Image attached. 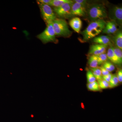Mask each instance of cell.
Returning <instances> with one entry per match:
<instances>
[{
    "instance_id": "obj_1",
    "label": "cell",
    "mask_w": 122,
    "mask_h": 122,
    "mask_svg": "<svg viewBox=\"0 0 122 122\" xmlns=\"http://www.w3.org/2000/svg\"><path fill=\"white\" fill-rule=\"evenodd\" d=\"M106 23L104 20H98L91 22L85 30L81 33L82 41L86 42L96 37L105 28Z\"/></svg>"
},
{
    "instance_id": "obj_2",
    "label": "cell",
    "mask_w": 122,
    "mask_h": 122,
    "mask_svg": "<svg viewBox=\"0 0 122 122\" xmlns=\"http://www.w3.org/2000/svg\"><path fill=\"white\" fill-rule=\"evenodd\" d=\"M88 16L92 21L98 20H103L107 17L106 8L103 5L95 4L92 5L86 12Z\"/></svg>"
},
{
    "instance_id": "obj_3",
    "label": "cell",
    "mask_w": 122,
    "mask_h": 122,
    "mask_svg": "<svg viewBox=\"0 0 122 122\" xmlns=\"http://www.w3.org/2000/svg\"><path fill=\"white\" fill-rule=\"evenodd\" d=\"M52 25L55 35L58 36L69 37L72 34L66 20L62 18H56L52 21Z\"/></svg>"
},
{
    "instance_id": "obj_4",
    "label": "cell",
    "mask_w": 122,
    "mask_h": 122,
    "mask_svg": "<svg viewBox=\"0 0 122 122\" xmlns=\"http://www.w3.org/2000/svg\"><path fill=\"white\" fill-rule=\"evenodd\" d=\"M47 26L45 30L37 36L38 39L44 43L56 41V35L52 25V21L47 22Z\"/></svg>"
},
{
    "instance_id": "obj_5",
    "label": "cell",
    "mask_w": 122,
    "mask_h": 122,
    "mask_svg": "<svg viewBox=\"0 0 122 122\" xmlns=\"http://www.w3.org/2000/svg\"><path fill=\"white\" fill-rule=\"evenodd\" d=\"M37 2L42 17L46 23L49 21H53L56 18V14L50 6L42 4L38 1Z\"/></svg>"
},
{
    "instance_id": "obj_6",
    "label": "cell",
    "mask_w": 122,
    "mask_h": 122,
    "mask_svg": "<svg viewBox=\"0 0 122 122\" xmlns=\"http://www.w3.org/2000/svg\"><path fill=\"white\" fill-rule=\"evenodd\" d=\"M73 3V2L63 4L60 7L55 8L54 11L60 17H69L71 16V8Z\"/></svg>"
},
{
    "instance_id": "obj_7",
    "label": "cell",
    "mask_w": 122,
    "mask_h": 122,
    "mask_svg": "<svg viewBox=\"0 0 122 122\" xmlns=\"http://www.w3.org/2000/svg\"><path fill=\"white\" fill-rule=\"evenodd\" d=\"M86 7L78 3L74 2L71 8V16H84L87 12Z\"/></svg>"
},
{
    "instance_id": "obj_8",
    "label": "cell",
    "mask_w": 122,
    "mask_h": 122,
    "mask_svg": "<svg viewBox=\"0 0 122 122\" xmlns=\"http://www.w3.org/2000/svg\"><path fill=\"white\" fill-rule=\"evenodd\" d=\"M108 46L96 44L92 45L90 48L89 54L91 55H98L105 53Z\"/></svg>"
},
{
    "instance_id": "obj_9",
    "label": "cell",
    "mask_w": 122,
    "mask_h": 122,
    "mask_svg": "<svg viewBox=\"0 0 122 122\" xmlns=\"http://www.w3.org/2000/svg\"><path fill=\"white\" fill-rule=\"evenodd\" d=\"M69 25L76 32L80 33L82 26V22L79 18L75 17L72 18L70 20Z\"/></svg>"
},
{
    "instance_id": "obj_10",
    "label": "cell",
    "mask_w": 122,
    "mask_h": 122,
    "mask_svg": "<svg viewBox=\"0 0 122 122\" xmlns=\"http://www.w3.org/2000/svg\"><path fill=\"white\" fill-rule=\"evenodd\" d=\"M93 41L97 44L105 45H111V39L109 36L107 35H102L94 38Z\"/></svg>"
},
{
    "instance_id": "obj_11",
    "label": "cell",
    "mask_w": 122,
    "mask_h": 122,
    "mask_svg": "<svg viewBox=\"0 0 122 122\" xmlns=\"http://www.w3.org/2000/svg\"><path fill=\"white\" fill-rule=\"evenodd\" d=\"M114 19L119 24L121 25L122 21V7H114L112 11Z\"/></svg>"
},
{
    "instance_id": "obj_12",
    "label": "cell",
    "mask_w": 122,
    "mask_h": 122,
    "mask_svg": "<svg viewBox=\"0 0 122 122\" xmlns=\"http://www.w3.org/2000/svg\"><path fill=\"white\" fill-rule=\"evenodd\" d=\"M107 55V58L112 62L116 65H121L114 53L112 46H111L108 49Z\"/></svg>"
},
{
    "instance_id": "obj_13",
    "label": "cell",
    "mask_w": 122,
    "mask_h": 122,
    "mask_svg": "<svg viewBox=\"0 0 122 122\" xmlns=\"http://www.w3.org/2000/svg\"><path fill=\"white\" fill-rule=\"evenodd\" d=\"M114 42L116 47L122 50V32L119 31L116 34L114 37Z\"/></svg>"
},
{
    "instance_id": "obj_14",
    "label": "cell",
    "mask_w": 122,
    "mask_h": 122,
    "mask_svg": "<svg viewBox=\"0 0 122 122\" xmlns=\"http://www.w3.org/2000/svg\"><path fill=\"white\" fill-rule=\"evenodd\" d=\"M73 2V1L70 0H51V2L49 5L57 8L60 7L65 3H71Z\"/></svg>"
},
{
    "instance_id": "obj_15",
    "label": "cell",
    "mask_w": 122,
    "mask_h": 122,
    "mask_svg": "<svg viewBox=\"0 0 122 122\" xmlns=\"http://www.w3.org/2000/svg\"><path fill=\"white\" fill-rule=\"evenodd\" d=\"M88 63L91 68H96L98 67V64L97 55H91L88 59Z\"/></svg>"
},
{
    "instance_id": "obj_16",
    "label": "cell",
    "mask_w": 122,
    "mask_h": 122,
    "mask_svg": "<svg viewBox=\"0 0 122 122\" xmlns=\"http://www.w3.org/2000/svg\"><path fill=\"white\" fill-rule=\"evenodd\" d=\"M87 87L88 90L90 91L97 92L100 91L101 90L98 83L97 81L92 83H87Z\"/></svg>"
},
{
    "instance_id": "obj_17",
    "label": "cell",
    "mask_w": 122,
    "mask_h": 122,
    "mask_svg": "<svg viewBox=\"0 0 122 122\" xmlns=\"http://www.w3.org/2000/svg\"><path fill=\"white\" fill-rule=\"evenodd\" d=\"M119 83L116 74H112L111 79L109 82V88H113L118 86Z\"/></svg>"
},
{
    "instance_id": "obj_18",
    "label": "cell",
    "mask_w": 122,
    "mask_h": 122,
    "mask_svg": "<svg viewBox=\"0 0 122 122\" xmlns=\"http://www.w3.org/2000/svg\"><path fill=\"white\" fill-rule=\"evenodd\" d=\"M90 69L96 80L98 81L102 79V75L99 68H91Z\"/></svg>"
},
{
    "instance_id": "obj_19",
    "label": "cell",
    "mask_w": 122,
    "mask_h": 122,
    "mask_svg": "<svg viewBox=\"0 0 122 122\" xmlns=\"http://www.w3.org/2000/svg\"><path fill=\"white\" fill-rule=\"evenodd\" d=\"M97 56L98 65L103 64L106 62L107 61L108 59L107 54L105 53L97 55Z\"/></svg>"
},
{
    "instance_id": "obj_20",
    "label": "cell",
    "mask_w": 122,
    "mask_h": 122,
    "mask_svg": "<svg viewBox=\"0 0 122 122\" xmlns=\"http://www.w3.org/2000/svg\"><path fill=\"white\" fill-rule=\"evenodd\" d=\"M113 47V50L115 54L117 57V58L119 61V62L121 64L122 63V50H121L119 48L115 46Z\"/></svg>"
},
{
    "instance_id": "obj_21",
    "label": "cell",
    "mask_w": 122,
    "mask_h": 122,
    "mask_svg": "<svg viewBox=\"0 0 122 122\" xmlns=\"http://www.w3.org/2000/svg\"><path fill=\"white\" fill-rule=\"evenodd\" d=\"M102 66L110 73L113 71L115 69V66L113 63L107 61L103 63Z\"/></svg>"
},
{
    "instance_id": "obj_22",
    "label": "cell",
    "mask_w": 122,
    "mask_h": 122,
    "mask_svg": "<svg viewBox=\"0 0 122 122\" xmlns=\"http://www.w3.org/2000/svg\"><path fill=\"white\" fill-rule=\"evenodd\" d=\"M87 83H91L96 81V79L91 70H88L86 73Z\"/></svg>"
},
{
    "instance_id": "obj_23",
    "label": "cell",
    "mask_w": 122,
    "mask_h": 122,
    "mask_svg": "<svg viewBox=\"0 0 122 122\" xmlns=\"http://www.w3.org/2000/svg\"><path fill=\"white\" fill-rule=\"evenodd\" d=\"M99 87L101 89H104L109 88V83L103 79L97 81Z\"/></svg>"
},
{
    "instance_id": "obj_24",
    "label": "cell",
    "mask_w": 122,
    "mask_h": 122,
    "mask_svg": "<svg viewBox=\"0 0 122 122\" xmlns=\"http://www.w3.org/2000/svg\"><path fill=\"white\" fill-rule=\"evenodd\" d=\"M106 24L113 30L115 32V33L117 30V25H116V24L115 21H109Z\"/></svg>"
},
{
    "instance_id": "obj_25",
    "label": "cell",
    "mask_w": 122,
    "mask_h": 122,
    "mask_svg": "<svg viewBox=\"0 0 122 122\" xmlns=\"http://www.w3.org/2000/svg\"><path fill=\"white\" fill-rule=\"evenodd\" d=\"M102 31L103 32L107 34H113L115 33L107 24L105 28Z\"/></svg>"
},
{
    "instance_id": "obj_26",
    "label": "cell",
    "mask_w": 122,
    "mask_h": 122,
    "mask_svg": "<svg viewBox=\"0 0 122 122\" xmlns=\"http://www.w3.org/2000/svg\"><path fill=\"white\" fill-rule=\"evenodd\" d=\"M117 75L118 80L119 83H122V70L120 69L118 71Z\"/></svg>"
},
{
    "instance_id": "obj_27",
    "label": "cell",
    "mask_w": 122,
    "mask_h": 122,
    "mask_svg": "<svg viewBox=\"0 0 122 122\" xmlns=\"http://www.w3.org/2000/svg\"><path fill=\"white\" fill-rule=\"evenodd\" d=\"M99 68H100V70H101L102 76L107 75L109 74L110 73L109 71H107V70H106L105 68H103L102 66Z\"/></svg>"
},
{
    "instance_id": "obj_28",
    "label": "cell",
    "mask_w": 122,
    "mask_h": 122,
    "mask_svg": "<svg viewBox=\"0 0 122 122\" xmlns=\"http://www.w3.org/2000/svg\"><path fill=\"white\" fill-rule=\"evenodd\" d=\"M112 75V74L110 73L107 75L102 76V79L109 83L111 79Z\"/></svg>"
},
{
    "instance_id": "obj_29",
    "label": "cell",
    "mask_w": 122,
    "mask_h": 122,
    "mask_svg": "<svg viewBox=\"0 0 122 122\" xmlns=\"http://www.w3.org/2000/svg\"><path fill=\"white\" fill-rule=\"evenodd\" d=\"M74 2L76 3H78L81 5L86 6L87 5V1L85 0H74Z\"/></svg>"
},
{
    "instance_id": "obj_30",
    "label": "cell",
    "mask_w": 122,
    "mask_h": 122,
    "mask_svg": "<svg viewBox=\"0 0 122 122\" xmlns=\"http://www.w3.org/2000/svg\"><path fill=\"white\" fill-rule=\"evenodd\" d=\"M39 2L42 4H45L48 5H49L51 2V0H39L38 1Z\"/></svg>"
}]
</instances>
